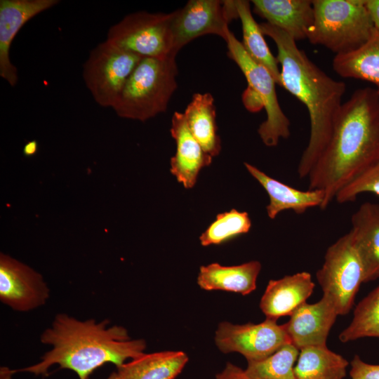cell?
I'll list each match as a JSON object with an SVG mask.
<instances>
[{
    "mask_svg": "<svg viewBox=\"0 0 379 379\" xmlns=\"http://www.w3.org/2000/svg\"><path fill=\"white\" fill-rule=\"evenodd\" d=\"M379 161V93L359 88L342 104L331 138L312 167L309 190L325 194V210L344 187Z\"/></svg>",
    "mask_w": 379,
    "mask_h": 379,
    "instance_id": "obj_1",
    "label": "cell"
},
{
    "mask_svg": "<svg viewBox=\"0 0 379 379\" xmlns=\"http://www.w3.org/2000/svg\"><path fill=\"white\" fill-rule=\"evenodd\" d=\"M260 27L277 46V59L281 66L279 86L297 98L309 114L310 138L297 168L298 177L304 179L331 138L346 85L315 65L286 32L267 22Z\"/></svg>",
    "mask_w": 379,
    "mask_h": 379,
    "instance_id": "obj_2",
    "label": "cell"
},
{
    "mask_svg": "<svg viewBox=\"0 0 379 379\" xmlns=\"http://www.w3.org/2000/svg\"><path fill=\"white\" fill-rule=\"evenodd\" d=\"M109 323L108 319L80 321L67 314H57L51 326L41 335V342L51 345V350L42 356L40 362L14 373L46 375L51 366L58 364L60 368L74 371L79 379H86L106 363L117 367L126 359L145 353L144 340H131L124 327L109 326Z\"/></svg>",
    "mask_w": 379,
    "mask_h": 379,
    "instance_id": "obj_3",
    "label": "cell"
},
{
    "mask_svg": "<svg viewBox=\"0 0 379 379\" xmlns=\"http://www.w3.org/2000/svg\"><path fill=\"white\" fill-rule=\"evenodd\" d=\"M175 56L142 58L112 109L121 118L145 121L165 112L178 88Z\"/></svg>",
    "mask_w": 379,
    "mask_h": 379,
    "instance_id": "obj_4",
    "label": "cell"
},
{
    "mask_svg": "<svg viewBox=\"0 0 379 379\" xmlns=\"http://www.w3.org/2000/svg\"><path fill=\"white\" fill-rule=\"evenodd\" d=\"M312 5L314 22L307 39L335 55L357 50L375 29L366 0H314Z\"/></svg>",
    "mask_w": 379,
    "mask_h": 379,
    "instance_id": "obj_5",
    "label": "cell"
},
{
    "mask_svg": "<svg viewBox=\"0 0 379 379\" xmlns=\"http://www.w3.org/2000/svg\"><path fill=\"white\" fill-rule=\"evenodd\" d=\"M142 58L107 40L91 50L84 64L83 79L98 105L113 107Z\"/></svg>",
    "mask_w": 379,
    "mask_h": 379,
    "instance_id": "obj_6",
    "label": "cell"
},
{
    "mask_svg": "<svg viewBox=\"0 0 379 379\" xmlns=\"http://www.w3.org/2000/svg\"><path fill=\"white\" fill-rule=\"evenodd\" d=\"M317 279L324 295L333 303L338 315L348 314L364 283V270L350 232L326 250Z\"/></svg>",
    "mask_w": 379,
    "mask_h": 379,
    "instance_id": "obj_7",
    "label": "cell"
},
{
    "mask_svg": "<svg viewBox=\"0 0 379 379\" xmlns=\"http://www.w3.org/2000/svg\"><path fill=\"white\" fill-rule=\"evenodd\" d=\"M225 41L228 56L240 68L248 86L255 91L263 103L267 119L260 125L258 133L266 146L274 147L280 139H286L291 135L290 121L278 101L277 83L265 67L255 62L247 54L241 42L231 31Z\"/></svg>",
    "mask_w": 379,
    "mask_h": 379,
    "instance_id": "obj_8",
    "label": "cell"
},
{
    "mask_svg": "<svg viewBox=\"0 0 379 379\" xmlns=\"http://www.w3.org/2000/svg\"><path fill=\"white\" fill-rule=\"evenodd\" d=\"M171 19L172 13H131L109 27L106 40L142 58L174 55Z\"/></svg>",
    "mask_w": 379,
    "mask_h": 379,
    "instance_id": "obj_9",
    "label": "cell"
},
{
    "mask_svg": "<svg viewBox=\"0 0 379 379\" xmlns=\"http://www.w3.org/2000/svg\"><path fill=\"white\" fill-rule=\"evenodd\" d=\"M239 18L235 1L190 0L172 13L173 55L192 40L206 34H216L225 41L230 32L229 23Z\"/></svg>",
    "mask_w": 379,
    "mask_h": 379,
    "instance_id": "obj_10",
    "label": "cell"
},
{
    "mask_svg": "<svg viewBox=\"0 0 379 379\" xmlns=\"http://www.w3.org/2000/svg\"><path fill=\"white\" fill-rule=\"evenodd\" d=\"M215 342L222 352L239 353L247 361L265 359L291 343L284 325L270 319L259 324L223 321L215 331Z\"/></svg>",
    "mask_w": 379,
    "mask_h": 379,
    "instance_id": "obj_11",
    "label": "cell"
},
{
    "mask_svg": "<svg viewBox=\"0 0 379 379\" xmlns=\"http://www.w3.org/2000/svg\"><path fill=\"white\" fill-rule=\"evenodd\" d=\"M50 291L41 274L8 255L0 254V300L18 312L46 302Z\"/></svg>",
    "mask_w": 379,
    "mask_h": 379,
    "instance_id": "obj_12",
    "label": "cell"
},
{
    "mask_svg": "<svg viewBox=\"0 0 379 379\" xmlns=\"http://www.w3.org/2000/svg\"><path fill=\"white\" fill-rule=\"evenodd\" d=\"M58 0H0V77L11 86L18 81L11 62V44L21 28L37 15L58 4Z\"/></svg>",
    "mask_w": 379,
    "mask_h": 379,
    "instance_id": "obj_13",
    "label": "cell"
},
{
    "mask_svg": "<svg viewBox=\"0 0 379 379\" xmlns=\"http://www.w3.org/2000/svg\"><path fill=\"white\" fill-rule=\"evenodd\" d=\"M338 316L332 301L323 295L315 303L300 305L284 325L291 343L300 350L310 346L326 345L328 333Z\"/></svg>",
    "mask_w": 379,
    "mask_h": 379,
    "instance_id": "obj_14",
    "label": "cell"
},
{
    "mask_svg": "<svg viewBox=\"0 0 379 379\" xmlns=\"http://www.w3.org/2000/svg\"><path fill=\"white\" fill-rule=\"evenodd\" d=\"M171 134L176 143V152L171 159V173L185 188L191 189L200 171L212 163V157L191 133L183 113H173Z\"/></svg>",
    "mask_w": 379,
    "mask_h": 379,
    "instance_id": "obj_15",
    "label": "cell"
},
{
    "mask_svg": "<svg viewBox=\"0 0 379 379\" xmlns=\"http://www.w3.org/2000/svg\"><path fill=\"white\" fill-rule=\"evenodd\" d=\"M315 284L310 273L300 272L269 281L260 307L266 319L291 316L312 295Z\"/></svg>",
    "mask_w": 379,
    "mask_h": 379,
    "instance_id": "obj_16",
    "label": "cell"
},
{
    "mask_svg": "<svg viewBox=\"0 0 379 379\" xmlns=\"http://www.w3.org/2000/svg\"><path fill=\"white\" fill-rule=\"evenodd\" d=\"M351 225L349 232L363 266L364 282L379 279V204H361Z\"/></svg>",
    "mask_w": 379,
    "mask_h": 379,
    "instance_id": "obj_17",
    "label": "cell"
},
{
    "mask_svg": "<svg viewBox=\"0 0 379 379\" xmlns=\"http://www.w3.org/2000/svg\"><path fill=\"white\" fill-rule=\"evenodd\" d=\"M253 11L290 35L295 41L307 39L314 22L310 0H253Z\"/></svg>",
    "mask_w": 379,
    "mask_h": 379,
    "instance_id": "obj_18",
    "label": "cell"
},
{
    "mask_svg": "<svg viewBox=\"0 0 379 379\" xmlns=\"http://www.w3.org/2000/svg\"><path fill=\"white\" fill-rule=\"evenodd\" d=\"M244 166L269 196L270 202L266 209L270 219H274L286 210L302 214L310 208H320L324 200L325 194L321 190H300L267 175L248 163L245 162Z\"/></svg>",
    "mask_w": 379,
    "mask_h": 379,
    "instance_id": "obj_19",
    "label": "cell"
},
{
    "mask_svg": "<svg viewBox=\"0 0 379 379\" xmlns=\"http://www.w3.org/2000/svg\"><path fill=\"white\" fill-rule=\"evenodd\" d=\"M260 270L261 264L256 260L234 266L214 262L200 267L197 284L206 291L220 290L247 295L256 288Z\"/></svg>",
    "mask_w": 379,
    "mask_h": 379,
    "instance_id": "obj_20",
    "label": "cell"
},
{
    "mask_svg": "<svg viewBox=\"0 0 379 379\" xmlns=\"http://www.w3.org/2000/svg\"><path fill=\"white\" fill-rule=\"evenodd\" d=\"M188 361L182 351L144 353L117 366L118 379H175Z\"/></svg>",
    "mask_w": 379,
    "mask_h": 379,
    "instance_id": "obj_21",
    "label": "cell"
},
{
    "mask_svg": "<svg viewBox=\"0 0 379 379\" xmlns=\"http://www.w3.org/2000/svg\"><path fill=\"white\" fill-rule=\"evenodd\" d=\"M183 114L191 133L204 150L212 157L218 155L221 142L213 95L209 93L194 94Z\"/></svg>",
    "mask_w": 379,
    "mask_h": 379,
    "instance_id": "obj_22",
    "label": "cell"
},
{
    "mask_svg": "<svg viewBox=\"0 0 379 379\" xmlns=\"http://www.w3.org/2000/svg\"><path fill=\"white\" fill-rule=\"evenodd\" d=\"M332 65L341 77L370 82L379 93V31L374 29L368 40L357 50L335 55Z\"/></svg>",
    "mask_w": 379,
    "mask_h": 379,
    "instance_id": "obj_23",
    "label": "cell"
},
{
    "mask_svg": "<svg viewBox=\"0 0 379 379\" xmlns=\"http://www.w3.org/2000/svg\"><path fill=\"white\" fill-rule=\"evenodd\" d=\"M348 361L326 345L300 350L294 373L297 379H343Z\"/></svg>",
    "mask_w": 379,
    "mask_h": 379,
    "instance_id": "obj_24",
    "label": "cell"
},
{
    "mask_svg": "<svg viewBox=\"0 0 379 379\" xmlns=\"http://www.w3.org/2000/svg\"><path fill=\"white\" fill-rule=\"evenodd\" d=\"M236 7L241 20L243 41L247 54L257 63L265 67L272 74L277 84H280L281 69L279 62L271 53L260 25L255 20L248 1L236 0Z\"/></svg>",
    "mask_w": 379,
    "mask_h": 379,
    "instance_id": "obj_25",
    "label": "cell"
},
{
    "mask_svg": "<svg viewBox=\"0 0 379 379\" xmlns=\"http://www.w3.org/2000/svg\"><path fill=\"white\" fill-rule=\"evenodd\" d=\"M300 350L288 343L265 359L248 361L244 370L248 379H297L294 364Z\"/></svg>",
    "mask_w": 379,
    "mask_h": 379,
    "instance_id": "obj_26",
    "label": "cell"
},
{
    "mask_svg": "<svg viewBox=\"0 0 379 379\" xmlns=\"http://www.w3.org/2000/svg\"><path fill=\"white\" fill-rule=\"evenodd\" d=\"M364 337H379V286L357 305L351 323L339 335L343 343Z\"/></svg>",
    "mask_w": 379,
    "mask_h": 379,
    "instance_id": "obj_27",
    "label": "cell"
},
{
    "mask_svg": "<svg viewBox=\"0 0 379 379\" xmlns=\"http://www.w3.org/2000/svg\"><path fill=\"white\" fill-rule=\"evenodd\" d=\"M251 220L247 212H240L236 209L222 213L199 237L204 246L224 243L239 235L249 232Z\"/></svg>",
    "mask_w": 379,
    "mask_h": 379,
    "instance_id": "obj_28",
    "label": "cell"
},
{
    "mask_svg": "<svg viewBox=\"0 0 379 379\" xmlns=\"http://www.w3.org/2000/svg\"><path fill=\"white\" fill-rule=\"evenodd\" d=\"M365 192L379 197V161L340 190L335 200L340 204L354 201Z\"/></svg>",
    "mask_w": 379,
    "mask_h": 379,
    "instance_id": "obj_29",
    "label": "cell"
},
{
    "mask_svg": "<svg viewBox=\"0 0 379 379\" xmlns=\"http://www.w3.org/2000/svg\"><path fill=\"white\" fill-rule=\"evenodd\" d=\"M350 375L352 379H379V364H368L355 355L351 361Z\"/></svg>",
    "mask_w": 379,
    "mask_h": 379,
    "instance_id": "obj_30",
    "label": "cell"
},
{
    "mask_svg": "<svg viewBox=\"0 0 379 379\" xmlns=\"http://www.w3.org/2000/svg\"><path fill=\"white\" fill-rule=\"evenodd\" d=\"M242 101L246 109L251 112H257L264 108L260 97L248 86L242 94Z\"/></svg>",
    "mask_w": 379,
    "mask_h": 379,
    "instance_id": "obj_31",
    "label": "cell"
},
{
    "mask_svg": "<svg viewBox=\"0 0 379 379\" xmlns=\"http://www.w3.org/2000/svg\"><path fill=\"white\" fill-rule=\"evenodd\" d=\"M215 379H248L245 371L239 366L227 363L225 368L216 375Z\"/></svg>",
    "mask_w": 379,
    "mask_h": 379,
    "instance_id": "obj_32",
    "label": "cell"
},
{
    "mask_svg": "<svg viewBox=\"0 0 379 379\" xmlns=\"http://www.w3.org/2000/svg\"><path fill=\"white\" fill-rule=\"evenodd\" d=\"M366 7L374 28L379 31V0H366Z\"/></svg>",
    "mask_w": 379,
    "mask_h": 379,
    "instance_id": "obj_33",
    "label": "cell"
},
{
    "mask_svg": "<svg viewBox=\"0 0 379 379\" xmlns=\"http://www.w3.org/2000/svg\"><path fill=\"white\" fill-rule=\"evenodd\" d=\"M38 151V142L36 140H30L25 143L22 152L25 157H32L36 154Z\"/></svg>",
    "mask_w": 379,
    "mask_h": 379,
    "instance_id": "obj_34",
    "label": "cell"
},
{
    "mask_svg": "<svg viewBox=\"0 0 379 379\" xmlns=\"http://www.w3.org/2000/svg\"><path fill=\"white\" fill-rule=\"evenodd\" d=\"M14 373L13 370H10L6 368H1V379H10L11 375Z\"/></svg>",
    "mask_w": 379,
    "mask_h": 379,
    "instance_id": "obj_35",
    "label": "cell"
},
{
    "mask_svg": "<svg viewBox=\"0 0 379 379\" xmlns=\"http://www.w3.org/2000/svg\"><path fill=\"white\" fill-rule=\"evenodd\" d=\"M86 379H89L88 378H86ZM107 379H118V376H117V372H113L112 373Z\"/></svg>",
    "mask_w": 379,
    "mask_h": 379,
    "instance_id": "obj_36",
    "label": "cell"
}]
</instances>
